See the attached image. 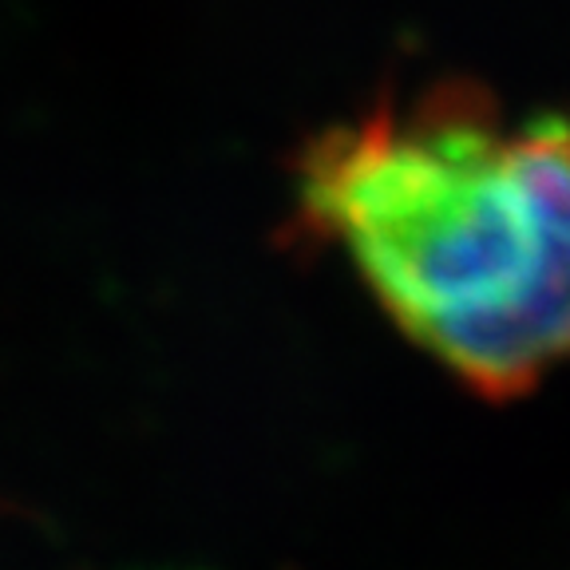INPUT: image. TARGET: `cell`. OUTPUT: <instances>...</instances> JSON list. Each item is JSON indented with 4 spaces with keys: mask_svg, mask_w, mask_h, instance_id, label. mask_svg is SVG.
I'll list each match as a JSON object with an SVG mask.
<instances>
[{
    "mask_svg": "<svg viewBox=\"0 0 570 570\" xmlns=\"http://www.w3.org/2000/svg\"><path fill=\"white\" fill-rule=\"evenodd\" d=\"M294 230L483 401L570 365V119H511L468 76L381 91L297 155Z\"/></svg>",
    "mask_w": 570,
    "mask_h": 570,
    "instance_id": "6da1fadb",
    "label": "cell"
}]
</instances>
